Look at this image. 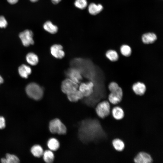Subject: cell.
Returning a JSON list of instances; mask_svg holds the SVG:
<instances>
[{
    "label": "cell",
    "instance_id": "6da1fadb",
    "mask_svg": "<svg viewBox=\"0 0 163 163\" xmlns=\"http://www.w3.org/2000/svg\"><path fill=\"white\" fill-rule=\"evenodd\" d=\"M79 124L78 137L84 143L94 141L106 136L100 123L96 119H86Z\"/></svg>",
    "mask_w": 163,
    "mask_h": 163
},
{
    "label": "cell",
    "instance_id": "7a4b0ae2",
    "mask_svg": "<svg viewBox=\"0 0 163 163\" xmlns=\"http://www.w3.org/2000/svg\"><path fill=\"white\" fill-rule=\"evenodd\" d=\"M26 91L30 97L36 100L41 99L43 94L42 88L35 83L29 84L26 87Z\"/></svg>",
    "mask_w": 163,
    "mask_h": 163
},
{
    "label": "cell",
    "instance_id": "3957f363",
    "mask_svg": "<svg viewBox=\"0 0 163 163\" xmlns=\"http://www.w3.org/2000/svg\"><path fill=\"white\" fill-rule=\"evenodd\" d=\"M49 129L53 134L60 135L65 134L67 132V128L60 120L58 118L53 119L50 121Z\"/></svg>",
    "mask_w": 163,
    "mask_h": 163
},
{
    "label": "cell",
    "instance_id": "277c9868",
    "mask_svg": "<svg viewBox=\"0 0 163 163\" xmlns=\"http://www.w3.org/2000/svg\"><path fill=\"white\" fill-rule=\"evenodd\" d=\"M110 105L107 101H102L98 103L95 108L96 112L100 118L104 119L109 115L110 113Z\"/></svg>",
    "mask_w": 163,
    "mask_h": 163
},
{
    "label": "cell",
    "instance_id": "5b68a950",
    "mask_svg": "<svg viewBox=\"0 0 163 163\" xmlns=\"http://www.w3.org/2000/svg\"><path fill=\"white\" fill-rule=\"evenodd\" d=\"M94 83L91 81L83 82L78 86V89L83 94L84 97L90 96L94 92Z\"/></svg>",
    "mask_w": 163,
    "mask_h": 163
},
{
    "label": "cell",
    "instance_id": "8992f818",
    "mask_svg": "<svg viewBox=\"0 0 163 163\" xmlns=\"http://www.w3.org/2000/svg\"><path fill=\"white\" fill-rule=\"evenodd\" d=\"M78 84L67 78L65 79L62 82L61 89L64 94H67L78 89Z\"/></svg>",
    "mask_w": 163,
    "mask_h": 163
},
{
    "label": "cell",
    "instance_id": "52a82bcc",
    "mask_svg": "<svg viewBox=\"0 0 163 163\" xmlns=\"http://www.w3.org/2000/svg\"><path fill=\"white\" fill-rule=\"evenodd\" d=\"M123 96V90L122 88L119 86L117 88L110 91L108 96V99L111 103L116 104L121 102Z\"/></svg>",
    "mask_w": 163,
    "mask_h": 163
},
{
    "label": "cell",
    "instance_id": "ba28073f",
    "mask_svg": "<svg viewBox=\"0 0 163 163\" xmlns=\"http://www.w3.org/2000/svg\"><path fill=\"white\" fill-rule=\"evenodd\" d=\"M33 36V32L29 30H24L21 32L19 35L23 44L25 46H28L30 45H33L34 44Z\"/></svg>",
    "mask_w": 163,
    "mask_h": 163
},
{
    "label": "cell",
    "instance_id": "9c48e42d",
    "mask_svg": "<svg viewBox=\"0 0 163 163\" xmlns=\"http://www.w3.org/2000/svg\"><path fill=\"white\" fill-rule=\"evenodd\" d=\"M66 74L68 78L78 84L82 79L81 72L76 68H71L69 69L67 71Z\"/></svg>",
    "mask_w": 163,
    "mask_h": 163
},
{
    "label": "cell",
    "instance_id": "30bf717a",
    "mask_svg": "<svg viewBox=\"0 0 163 163\" xmlns=\"http://www.w3.org/2000/svg\"><path fill=\"white\" fill-rule=\"evenodd\" d=\"M63 46L60 44H54L50 48V51L52 56L57 59H62L65 56Z\"/></svg>",
    "mask_w": 163,
    "mask_h": 163
},
{
    "label": "cell",
    "instance_id": "8fae6325",
    "mask_svg": "<svg viewBox=\"0 0 163 163\" xmlns=\"http://www.w3.org/2000/svg\"><path fill=\"white\" fill-rule=\"evenodd\" d=\"M134 162L136 163H150L153 161L151 156L144 152H139L134 158Z\"/></svg>",
    "mask_w": 163,
    "mask_h": 163
},
{
    "label": "cell",
    "instance_id": "7c38bea8",
    "mask_svg": "<svg viewBox=\"0 0 163 163\" xmlns=\"http://www.w3.org/2000/svg\"><path fill=\"white\" fill-rule=\"evenodd\" d=\"M132 88L136 94L139 96L144 95L146 89L145 85L143 83L140 82L134 83L132 85Z\"/></svg>",
    "mask_w": 163,
    "mask_h": 163
},
{
    "label": "cell",
    "instance_id": "4fadbf2b",
    "mask_svg": "<svg viewBox=\"0 0 163 163\" xmlns=\"http://www.w3.org/2000/svg\"><path fill=\"white\" fill-rule=\"evenodd\" d=\"M66 95L69 100L72 102H76L84 98L83 94L78 89Z\"/></svg>",
    "mask_w": 163,
    "mask_h": 163
},
{
    "label": "cell",
    "instance_id": "5bb4252c",
    "mask_svg": "<svg viewBox=\"0 0 163 163\" xmlns=\"http://www.w3.org/2000/svg\"><path fill=\"white\" fill-rule=\"evenodd\" d=\"M157 39L156 35L153 33L149 32L144 34L142 37V40L145 44L153 43Z\"/></svg>",
    "mask_w": 163,
    "mask_h": 163
},
{
    "label": "cell",
    "instance_id": "9a60e30c",
    "mask_svg": "<svg viewBox=\"0 0 163 163\" xmlns=\"http://www.w3.org/2000/svg\"><path fill=\"white\" fill-rule=\"evenodd\" d=\"M103 6L101 4H96L93 3L90 4L88 7L89 13L92 15H96L100 13L103 9Z\"/></svg>",
    "mask_w": 163,
    "mask_h": 163
},
{
    "label": "cell",
    "instance_id": "2e32d148",
    "mask_svg": "<svg viewBox=\"0 0 163 163\" xmlns=\"http://www.w3.org/2000/svg\"><path fill=\"white\" fill-rule=\"evenodd\" d=\"M112 113L113 117L116 120H118L122 119L124 116L123 110L119 106H116L113 108L112 110Z\"/></svg>",
    "mask_w": 163,
    "mask_h": 163
},
{
    "label": "cell",
    "instance_id": "e0dca14e",
    "mask_svg": "<svg viewBox=\"0 0 163 163\" xmlns=\"http://www.w3.org/2000/svg\"><path fill=\"white\" fill-rule=\"evenodd\" d=\"M18 72L20 75L23 78H27L31 72L30 68L24 64H22L18 68Z\"/></svg>",
    "mask_w": 163,
    "mask_h": 163
},
{
    "label": "cell",
    "instance_id": "ac0fdd59",
    "mask_svg": "<svg viewBox=\"0 0 163 163\" xmlns=\"http://www.w3.org/2000/svg\"><path fill=\"white\" fill-rule=\"evenodd\" d=\"M43 27L46 31L51 34H55L58 30V27L50 21L46 22L43 24Z\"/></svg>",
    "mask_w": 163,
    "mask_h": 163
},
{
    "label": "cell",
    "instance_id": "d6986e66",
    "mask_svg": "<svg viewBox=\"0 0 163 163\" xmlns=\"http://www.w3.org/2000/svg\"><path fill=\"white\" fill-rule=\"evenodd\" d=\"M47 145L50 150L54 151L57 150L59 149L60 144L57 139L52 138L48 140Z\"/></svg>",
    "mask_w": 163,
    "mask_h": 163
},
{
    "label": "cell",
    "instance_id": "ffe728a7",
    "mask_svg": "<svg viewBox=\"0 0 163 163\" xmlns=\"http://www.w3.org/2000/svg\"><path fill=\"white\" fill-rule=\"evenodd\" d=\"M26 59L29 64L32 66L37 65L39 62L38 56L33 53H28L26 56Z\"/></svg>",
    "mask_w": 163,
    "mask_h": 163
},
{
    "label": "cell",
    "instance_id": "44dd1931",
    "mask_svg": "<svg viewBox=\"0 0 163 163\" xmlns=\"http://www.w3.org/2000/svg\"><path fill=\"white\" fill-rule=\"evenodd\" d=\"M30 151L34 156L38 158L42 156L44 152L42 147L38 145H35L31 147Z\"/></svg>",
    "mask_w": 163,
    "mask_h": 163
},
{
    "label": "cell",
    "instance_id": "7402d4cb",
    "mask_svg": "<svg viewBox=\"0 0 163 163\" xmlns=\"http://www.w3.org/2000/svg\"><path fill=\"white\" fill-rule=\"evenodd\" d=\"M112 145L114 149L118 151H122L125 148L124 142L119 139H116L112 141Z\"/></svg>",
    "mask_w": 163,
    "mask_h": 163
},
{
    "label": "cell",
    "instance_id": "603a6c76",
    "mask_svg": "<svg viewBox=\"0 0 163 163\" xmlns=\"http://www.w3.org/2000/svg\"><path fill=\"white\" fill-rule=\"evenodd\" d=\"M44 161L47 163H52L54 161V155L52 151L47 150L43 152V155Z\"/></svg>",
    "mask_w": 163,
    "mask_h": 163
},
{
    "label": "cell",
    "instance_id": "cb8c5ba5",
    "mask_svg": "<svg viewBox=\"0 0 163 163\" xmlns=\"http://www.w3.org/2000/svg\"><path fill=\"white\" fill-rule=\"evenodd\" d=\"M106 57L111 62L117 61L119 58L118 54L114 50H109L105 53Z\"/></svg>",
    "mask_w": 163,
    "mask_h": 163
},
{
    "label": "cell",
    "instance_id": "d4e9b609",
    "mask_svg": "<svg viewBox=\"0 0 163 163\" xmlns=\"http://www.w3.org/2000/svg\"><path fill=\"white\" fill-rule=\"evenodd\" d=\"M120 51L121 54L125 57H129L132 53L131 48L126 44L122 45L120 47Z\"/></svg>",
    "mask_w": 163,
    "mask_h": 163
},
{
    "label": "cell",
    "instance_id": "484cf974",
    "mask_svg": "<svg viewBox=\"0 0 163 163\" xmlns=\"http://www.w3.org/2000/svg\"><path fill=\"white\" fill-rule=\"evenodd\" d=\"M6 163H18L20 162L19 158L15 155L9 153L6 154Z\"/></svg>",
    "mask_w": 163,
    "mask_h": 163
},
{
    "label": "cell",
    "instance_id": "4316f807",
    "mask_svg": "<svg viewBox=\"0 0 163 163\" xmlns=\"http://www.w3.org/2000/svg\"><path fill=\"white\" fill-rule=\"evenodd\" d=\"M87 0H75L74 5L77 8L81 9H85L87 5Z\"/></svg>",
    "mask_w": 163,
    "mask_h": 163
},
{
    "label": "cell",
    "instance_id": "83f0119b",
    "mask_svg": "<svg viewBox=\"0 0 163 163\" xmlns=\"http://www.w3.org/2000/svg\"><path fill=\"white\" fill-rule=\"evenodd\" d=\"M7 25V21L5 17L2 16H0V28H5Z\"/></svg>",
    "mask_w": 163,
    "mask_h": 163
},
{
    "label": "cell",
    "instance_id": "f1b7e54d",
    "mask_svg": "<svg viewBox=\"0 0 163 163\" xmlns=\"http://www.w3.org/2000/svg\"><path fill=\"white\" fill-rule=\"evenodd\" d=\"M5 126V119L3 117L0 116V129L4 128Z\"/></svg>",
    "mask_w": 163,
    "mask_h": 163
},
{
    "label": "cell",
    "instance_id": "f546056e",
    "mask_svg": "<svg viewBox=\"0 0 163 163\" xmlns=\"http://www.w3.org/2000/svg\"><path fill=\"white\" fill-rule=\"evenodd\" d=\"M7 1L10 4H14L16 3L18 0H7Z\"/></svg>",
    "mask_w": 163,
    "mask_h": 163
},
{
    "label": "cell",
    "instance_id": "4dcf8cb0",
    "mask_svg": "<svg viewBox=\"0 0 163 163\" xmlns=\"http://www.w3.org/2000/svg\"><path fill=\"white\" fill-rule=\"evenodd\" d=\"M52 2L55 4L59 3L61 0H51Z\"/></svg>",
    "mask_w": 163,
    "mask_h": 163
},
{
    "label": "cell",
    "instance_id": "1f68e13d",
    "mask_svg": "<svg viewBox=\"0 0 163 163\" xmlns=\"http://www.w3.org/2000/svg\"><path fill=\"white\" fill-rule=\"evenodd\" d=\"M3 82V79L2 77L0 75V84Z\"/></svg>",
    "mask_w": 163,
    "mask_h": 163
},
{
    "label": "cell",
    "instance_id": "d6a6232c",
    "mask_svg": "<svg viewBox=\"0 0 163 163\" xmlns=\"http://www.w3.org/2000/svg\"><path fill=\"white\" fill-rule=\"evenodd\" d=\"M32 2H35L37 1L38 0H30Z\"/></svg>",
    "mask_w": 163,
    "mask_h": 163
}]
</instances>
